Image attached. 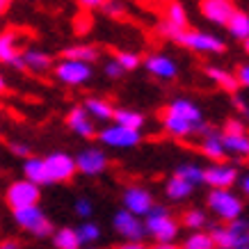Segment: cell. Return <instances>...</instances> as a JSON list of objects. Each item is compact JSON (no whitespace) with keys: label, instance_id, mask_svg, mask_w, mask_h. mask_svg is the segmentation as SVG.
Returning <instances> with one entry per match:
<instances>
[{"label":"cell","instance_id":"1","mask_svg":"<svg viewBox=\"0 0 249 249\" xmlns=\"http://www.w3.org/2000/svg\"><path fill=\"white\" fill-rule=\"evenodd\" d=\"M144 229L158 245H172L174 238L178 235V222L162 206H153V211L146 215Z\"/></svg>","mask_w":249,"mask_h":249},{"label":"cell","instance_id":"2","mask_svg":"<svg viewBox=\"0 0 249 249\" xmlns=\"http://www.w3.org/2000/svg\"><path fill=\"white\" fill-rule=\"evenodd\" d=\"M176 44L185 46L188 51H195V53H224L227 51V44L217 35L201 30H183L176 37Z\"/></svg>","mask_w":249,"mask_h":249},{"label":"cell","instance_id":"3","mask_svg":"<svg viewBox=\"0 0 249 249\" xmlns=\"http://www.w3.org/2000/svg\"><path fill=\"white\" fill-rule=\"evenodd\" d=\"M39 195H41V188L35 185V183L25 181V178H18V181H12L9 188L5 190V201L7 206L14 211H21V208H30V206H37Z\"/></svg>","mask_w":249,"mask_h":249},{"label":"cell","instance_id":"4","mask_svg":"<svg viewBox=\"0 0 249 249\" xmlns=\"http://www.w3.org/2000/svg\"><path fill=\"white\" fill-rule=\"evenodd\" d=\"M14 222L23 231L32 233L35 238H46V235L53 233V224L51 219L46 217V213L39 206H30V208H21L14 211Z\"/></svg>","mask_w":249,"mask_h":249},{"label":"cell","instance_id":"5","mask_svg":"<svg viewBox=\"0 0 249 249\" xmlns=\"http://www.w3.org/2000/svg\"><path fill=\"white\" fill-rule=\"evenodd\" d=\"M208 208L224 222H233L242 215L240 196H235L231 190H213L208 195Z\"/></svg>","mask_w":249,"mask_h":249},{"label":"cell","instance_id":"6","mask_svg":"<svg viewBox=\"0 0 249 249\" xmlns=\"http://www.w3.org/2000/svg\"><path fill=\"white\" fill-rule=\"evenodd\" d=\"M98 140L110 149H130V146H137L142 137H140V130H130L119 124H112L98 133Z\"/></svg>","mask_w":249,"mask_h":249},{"label":"cell","instance_id":"7","mask_svg":"<svg viewBox=\"0 0 249 249\" xmlns=\"http://www.w3.org/2000/svg\"><path fill=\"white\" fill-rule=\"evenodd\" d=\"M46 160V169H48V176H51V183H67L73 178V174L78 172L76 167V158H71L69 153L55 151L51 153Z\"/></svg>","mask_w":249,"mask_h":249},{"label":"cell","instance_id":"8","mask_svg":"<svg viewBox=\"0 0 249 249\" xmlns=\"http://www.w3.org/2000/svg\"><path fill=\"white\" fill-rule=\"evenodd\" d=\"M114 231L124 238L126 242H142V238L146 235V229H144V222L137 215L128 211H119L112 219Z\"/></svg>","mask_w":249,"mask_h":249},{"label":"cell","instance_id":"9","mask_svg":"<svg viewBox=\"0 0 249 249\" xmlns=\"http://www.w3.org/2000/svg\"><path fill=\"white\" fill-rule=\"evenodd\" d=\"M55 76L57 80H62L64 85H83L91 78V67L83 64V62H73V60H62L55 64Z\"/></svg>","mask_w":249,"mask_h":249},{"label":"cell","instance_id":"10","mask_svg":"<svg viewBox=\"0 0 249 249\" xmlns=\"http://www.w3.org/2000/svg\"><path fill=\"white\" fill-rule=\"evenodd\" d=\"M124 211L133 213V215H137V217H146L149 213L153 211V196L149 190L144 188H137V185H133V188H128L126 192H124Z\"/></svg>","mask_w":249,"mask_h":249},{"label":"cell","instance_id":"11","mask_svg":"<svg viewBox=\"0 0 249 249\" xmlns=\"http://www.w3.org/2000/svg\"><path fill=\"white\" fill-rule=\"evenodd\" d=\"M238 181V169L224 162L211 165L204 169V183H208L213 190H229Z\"/></svg>","mask_w":249,"mask_h":249},{"label":"cell","instance_id":"12","mask_svg":"<svg viewBox=\"0 0 249 249\" xmlns=\"http://www.w3.org/2000/svg\"><path fill=\"white\" fill-rule=\"evenodd\" d=\"M76 167L78 172L87 174V176H96V174L106 172L107 156L101 149H96V146H89V149H83L76 156Z\"/></svg>","mask_w":249,"mask_h":249},{"label":"cell","instance_id":"13","mask_svg":"<svg viewBox=\"0 0 249 249\" xmlns=\"http://www.w3.org/2000/svg\"><path fill=\"white\" fill-rule=\"evenodd\" d=\"M201 14L208 18L211 23H217V25H227L229 18L233 16L235 7L231 0H201Z\"/></svg>","mask_w":249,"mask_h":249},{"label":"cell","instance_id":"14","mask_svg":"<svg viewBox=\"0 0 249 249\" xmlns=\"http://www.w3.org/2000/svg\"><path fill=\"white\" fill-rule=\"evenodd\" d=\"M144 67L149 73H153L156 78H162V80H172L178 73V64L169 55H149L144 60Z\"/></svg>","mask_w":249,"mask_h":249},{"label":"cell","instance_id":"15","mask_svg":"<svg viewBox=\"0 0 249 249\" xmlns=\"http://www.w3.org/2000/svg\"><path fill=\"white\" fill-rule=\"evenodd\" d=\"M162 126H165V130L174 137H190V135H195V133H199L204 124H192V121L181 119V117H176V114L165 110V114H162Z\"/></svg>","mask_w":249,"mask_h":249},{"label":"cell","instance_id":"16","mask_svg":"<svg viewBox=\"0 0 249 249\" xmlns=\"http://www.w3.org/2000/svg\"><path fill=\"white\" fill-rule=\"evenodd\" d=\"M21 41H18V32L5 30L0 32V62L2 64H14L21 57Z\"/></svg>","mask_w":249,"mask_h":249},{"label":"cell","instance_id":"17","mask_svg":"<svg viewBox=\"0 0 249 249\" xmlns=\"http://www.w3.org/2000/svg\"><path fill=\"white\" fill-rule=\"evenodd\" d=\"M211 235H213L217 249H245V247H249L247 238H240V235L233 233L229 227H215L211 231Z\"/></svg>","mask_w":249,"mask_h":249},{"label":"cell","instance_id":"18","mask_svg":"<svg viewBox=\"0 0 249 249\" xmlns=\"http://www.w3.org/2000/svg\"><path fill=\"white\" fill-rule=\"evenodd\" d=\"M67 124H69V128L80 137H91L96 133V128H94V124H91L89 114H87L85 107H73V110L67 114Z\"/></svg>","mask_w":249,"mask_h":249},{"label":"cell","instance_id":"19","mask_svg":"<svg viewBox=\"0 0 249 249\" xmlns=\"http://www.w3.org/2000/svg\"><path fill=\"white\" fill-rule=\"evenodd\" d=\"M23 176H25V181L35 183V185H46V183H51V176H48V169H46V160L44 158H28L25 160V165H23Z\"/></svg>","mask_w":249,"mask_h":249},{"label":"cell","instance_id":"20","mask_svg":"<svg viewBox=\"0 0 249 249\" xmlns=\"http://www.w3.org/2000/svg\"><path fill=\"white\" fill-rule=\"evenodd\" d=\"M23 60V71H35V73H44V71H48L51 69V64H53V60H51V55L44 53V51H25V53L21 55Z\"/></svg>","mask_w":249,"mask_h":249},{"label":"cell","instance_id":"21","mask_svg":"<svg viewBox=\"0 0 249 249\" xmlns=\"http://www.w3.org/2000/svg\"><path fill=\"white\" fill-rule=\"evenodd\" d=\"M167 112L176 114V117H181V119H188V121H192V124H201V110H199L192 101H188V98H176V101H172V103L167 106Z\"/></svg>","mask_w":249,"mask_h":249},{"label":"cell","instance_id":"22","mask_svg":"<svg viewBox=\"0 0 249 249\" xmlns=\"http://www.w3.org/2000/svg\"><path fill=\"white\" fill-rule=\"evenodd\" d=\"M206 76L211 78L217 87H222L224 91H233V94L238 89V85H240L238 78L231 71H227V69H222V67H206Z\"/></svg>","mask_w":249,"mask_h":249},{"label":"cell","instance_id":"23","mask_svg":"<svg viewBox=\"0 0 249 249\" xmlns=\"http://www.w3.org/2000/svg\"><path fill=\"white\" fill-rule=\"evenodd\" d=\"M85 110H87V114L89 117H94V119L98 121H107V119H112L114 117V107L110 101H106V98H87L85 101Z\"/></svg>","mask_w":249,"mask_h":249},{"label":"cell","instance_id":"24","mask_svg":"<svg viewBox=\"0 0 249 249\" xmlns=\"http://www.w3.org/2000/svg\"><path fill=\"white\" fill-rule=\"evenodd\" d=\"M192 190H195V185H190L188 181L178 178L176 174H174L172 178L167 181V185H165V192H167V196H169L172 201H183V199H188V196L192 195Z\"/></svg>","mask_w":249,"mask_h":249},{"label":"cell","instance_id":"25","mask_svg":"<svg viewBox=\"0 0 249 249\" xmlns=\"http://www.w3.org/2000/svg\"><path fill=\"white\" fill-rule=\"evenodd\" d=\"M227 28H229V32H231L235 39L247 41L249 39V14H245V12H240V9H235L233 16L229 18Z\"/></svg>","mask_w":249,"mask_h":249},{"label":"cell","instance_id":"26","mask_svg":"<svg viewBox=\"0 0 249 249\" xmlns=\"http://www.w3.org/2000/svg\"><path fill=\"white\" fill-rule=\"evenodd\" d=\"M201 153L208 156L211 160H222L224 158L227 151H224V144H222V135H217L215 130H213L211 135H206L204 140H201Z\"/></svg>","mask_w":249,"mask_h":249},{"label":"cell","instance_id":"27","mask_svg":"<svg viewBox=\"0 0 249 249\" xmlns=\"http://www.w3.org/2000/svg\"><path fill=\"white\" fill-rule=\"evenodd\" d=\"M64 60L83 62V64H91L94 60H98V48L96 46H71L64 51Z\"/></svg>","mask_w":249,"mask_h":249},{"label":"cell","instance_id":"28","mask_svg":"<svg viewBox=\"0 0 249 249\" xmlns=\"http://www.w3.org/2000/svg\"><path fill=\"white\" fill-rule=\"evenodd\" d=\"M224 151L231 156H249V135H222Z\"/></svg>","mask_w":249,"mask_h":249},{"label":"cell","instance_id":"29","mask_svg":"<svg viewBox=\"0 0 249 249\" xmlns=\"http://www.w3.org/2000/svg\"><path fill=\"white\" fill-rule=\"evenodd\" d=\"M53 245L55 249H80L83 245H80V238H78L76 229H60V231H55L53 235Z\"/></svg>","mask_w":249,"mask_h":249},{"label":"cell","instance_id":"30","mask_svg":"<svg viewBox=\"0 0 249 249\" xmlns=\"http://www.w3.org/2000/svg\"><path fill=\"white\" fill-rule=\"evenodd\" d=\"M114 124H119L124 128L140 130L144 126V114L135 112V110H114Z\"/></svg>","mask_w":249,"mask_h":249},{"label":"cell","instance_id":"31","mask_svg":"<svg viewBox=\"0 0 249 249\" xmlns=\"http://www.w3.org/2000/svg\"><path fill=\"white\" fill-rule=\"evenodd\" d=\"M165 23H169L172 28H178V30H188V16H185V9H183L181 2H169L167 5Z\"/></svg>","mask_w":249,"mask_h":249},{"label":"cell","instance_id":"32","mask_svg":"<svg viewBox=\"0 0 249 249\" xmlns=\"http://www.w3.org/2000/svg\"><path fill=\"white\" fill-rule=\"evenodd\" d=\"M176 176L178 178H183V181H188L190 185H199V183H204V169L199 165H192V162H185V165H181L178 169H176Z\"/></svg>","mask_w":249,"mask_h":249},{"label":"cell","instance_id":"33","mask_svg":"<svg viewBox=\"0 0 249 249\" xmlns=\"http://www.w3.org/2000/svg\"><path fill=\"white\" fill-rule=\"evenodd\" d=\"M183 249H217V247H215V240H213L211 233L195 231L192 235H188V238H185Z\"/></svg>","mask_w":249,"mask_h":249},{"label":"cell","instance_id":"34","mask_svg":"<svg viewBox=\"0 0 249 249\" xmlns=\"http://www.w3.org/2000/svg\"><path fill=\"white\" fill-rule=\"evenodd\" d=\"M78 238H80V245H85V247H91L94 242H98V238H101V229H98V224H94V222H85V224H80V227L76 229Z\"/></svg>","mask_w":249,"mask_h":249},{"label":"cell","instance_id":"35","mask_svg":"<svg viewBox=\"0 0 249 249\" xmlns=\"http://www.w3.org/2000/svg\"><path fill=\"white\" fill-rule=\"evenodd\" d=\"M206 224H208V217H206L204 211L192 208V211H185V213H183V227L192 229V231H201Z\"/></svg>","mask_w":249,"mask_h":249},{"label":"cell","instance_id":"36","mask_svg":"<svg viewBox=\"0 0 249 249\" xmlns=\"http://www.w3.org/2000/svg\"><path fill=\"white\" fill-rule=\"evenodd\" d=\"M114 60H117V64L124 71H133V69L140 67V55L133 53V51H119V53L114 55Z\"/></svg>","mask_w":249,"mask_h":249},{"label":"cell","instance_id":"37","mask_svg":"<svg viewBox=\"0 0 249 249\" xmlns=\"http://www.w3.org/2000/svg\"><path fill=\"white\" fill-rule=\"evenodd\" d=\"M245 124L240 119H229L224 124V135H245Z\"/></svg>","mask_w":249,"mask_h":249},{"label":"cell","instance_id":"38","mask_svg":"<svg viewBox=\"0 0 249 249\" xmlns=\"http://www.w3.org/2000/svg\"><path fill=\"white\" fill-rule=\"evenodd\" d=\"M91 211H94V208H91L89 199H78L76 201V215L78 217H89Z\"/></svg>","mask_w":249,"mask_h":249},{"label":"cell","instance_id":"39","mask_svg":"<svg viewBox=\"0 0 249 249\" xmlns=\"http://www.w3.org/2000/svg\"><path fill=\"white\" fill-rule=\"evenodd\" d=\"M124 73H126V71H124V69L117 64V60H110L106 64V76L107 78H114V80H117V78H121Z\"/></svg>","mask_w":249,"mask_h":249},{"label":"cell","instance_id":"40","mask_svg":"<svg viewBox=\"0 0 249 249\" xmlns=\"http://www.w3.org/2000/svg\"><path fill=\"white\" fill-rule=\"evenodd\" d=\"M12 153H14V156H21V158H30V146H28V144H18V142H14L12 144Z\"/></svg>","mask_w":249,"mask_h":249},{"label":"cell","instance_id":"41","mask_svg":"<svg viewBox=\"0 0 249 249\" xmlns=\"http://www.w3.org/2000/svg\"><path fill=\"white\" fill-rule=\"evenodd\" d=\"M238 83L245 85V87H249V64H242L240 69H238Z\"/></svg>","mask_w":249,"mask_h":249},{"label":"cell","instance_id":"42","mask_svg":"<svg viewBox=\"0 0 249 249\" xmlns=\"http://www.w3.org/2000/svg\"><path fill=\"white\" fill-rule=\"evenodd\" d=\"M106 12H107L110 16H121V14H124V5H119V2L110 0V2L106 5Z\"/></svg>","mask_w":249,"mask_h":249},{"label":"cell","instance_id":"43","mask_svg":"<svg viewBox=\"0 0 249 249\" xmlns=\"http://www.w3.org/2000/svg\"><path fill=\"white\" fill-rule=\"evenodd\" d=\"M110 0H80V5L85 9H98V7H106Z\"/></svg>","mask_w":249,"mask_h":249},{"label":"cell","instance_id":"44","mask_svg":"<svg viewBox=\"0 0 249 249\" xmlns=\"http://www.w3.org/2000/svg\"><path fill=\"white\" fill-rule=\"evenodd\" d=\"M233 106L238 107V110H240L242 114H247V117H249V107H247V101H245V98L235 96V98H233Z\"/></svg>","mask_w":249,"mask_h":249},{"label":"cell","instance_id":"45","mask_svg":"<svg viewBox=\"0 0 249 249\" xmlns=\"http://www.w3.org/2000/svg\"><path fill=\"white\" fill-rule=\"evenodd\" d=\"M0 249H21V245L16 240H2L0 242Z\"/></svg>","mask_w":249,"mask_h":249},{"label":"cell","instance_id":"46","mask_svg":"<svg viewBox=\"0 0 249 249\" xmlns=\"http://www.w3.org/2000/svg\"><path fill=\"white\" fill-rule=\"evenodd\" d=\"M119 249H146L142 242H124Z\"/></svg>","mask_w":249,"mask_h":249},{"label":"cell","instance_id":"47","mask_svg":"<svg viewBox=\"0 0 249 249\" xmlns=\"http://www.w3.org/2000/svg\"><path fill=\"white\" fill-rule=\"evenodd\" d=\"M240 188H242V192L249 196V174H245V176L240 178Z\"/></svg>","mask_w":249,"mask_h":249},{"label":"cell","instance_id":"48","mask_svg":"<svg viewBox=\"0 0 249 249\" xmlns=\"http://www.w3.org/2000/svg\"><path fill=\"white\" fill-rule=\"evenodd\" d=\"M9 2H12V0H0V14H5V12H7Z\"/></svg>","mask_w":249,"mask_h":249},{"label":"cell","instance_id":"49","mask_svg":"<svg viewBox=\"0 0 249 249\" xmlns=\"http://www.w3.org/2000/svg\"><path fill=\"white\" fill-rule=\"evenodd\" d=\"M156 249H183V247H176V245H158Z\"/></svg>","mask_w":249,"mask_h":249},{"label":"cell","instance_id":"50","mask_svg":"<svg viewBox=\"0 0 249 249\" xmlns=\"http://www.w3.org/2000/svg\"><path fill=\"white\" fill-rule=\"evenodd\" d=\"M5 91V78H2V73H0V94Z\"/></svg>","mask_w":249,"mask_h":249},{"label":"cell","instance_id":"51","mask_svg":"<svg viewBox=\"0 0 249 249\" xmlns=\"http://www.w3.org/2000/svg\"><path fill=\"white\" fill-rule=\"evenodd\" d=\"M245 51H247V53H249V39H247V41H245Z\"/></svg>","mask_w":249,"mask_h":249},{"label":"cell","instance_id":"52","mask_svg":"<svg viewBox=\"0 0 249 249\" xmlns=\"http://www.w3.org/2000/svg\"><path fill=\"white\" fill-rule=\"evenodd\" d=\"M245 249H249V247H245Z\"/></svg>","mask_w":249,"mask_h":249}]
</instances>
